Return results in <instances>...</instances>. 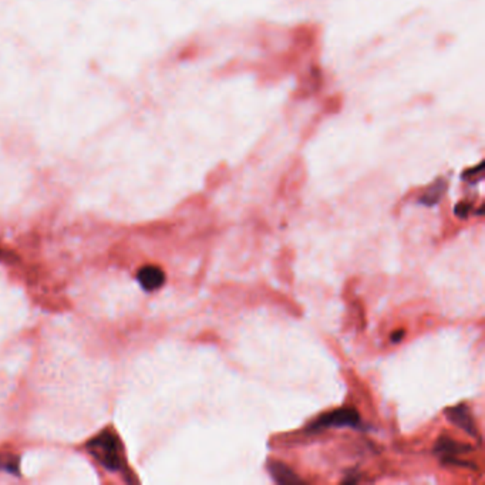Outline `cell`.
I'll list each match as a JSON object with an SVG mask.
<instances>
[{"instance_id": "obj_1", "label": "cell", "mask_w": 485, "mask_h": 485, "mask_svg": "<svg viewBox=\"0 0 485 485\" xmlns=\"http://www.w3.org/2000/svg\"><path fill=\"white\" fill-rule=\"evenodd\" d=\"M87 451L109 471L125 468V451L121 440L111 430H104L87 443Z\"/></svg>"}, {"instance_id": "obj_2", "label": "cell", "mask_w": 485, "mask_h": 485, "mask_svg": "<svg viewBox=\"0 0 485 485\" xmlns=\"http://www.w3.org/2000/svg\"><path fill=\"white\" fill-rule=\"evenodd\" d=\"M360 416L353 409H342L321 416L317 422L309 426L310 431H317L328 427H359Z\"/></svg>"}, {"instance_id": "obj_3", "label": "cell", "mask_w": 485, "mask_h": 485, "mask_svg": "<svg viewBox=\"0 0 485 485\" xmlns=\"http://www.w3.org/2000/svg\"><path fill=\"white\" fill-rule=\"evenodd\" d=\"M137 279H138V282L144 290L154 292L164 285L166 274L161 268L149 265V266H144L140 269Z\"/></svg>"}, {"instance_id": "obj_4", "label": "cell", "mask_w": 485, "mask_h": 485, "mask_svg": "<svg viewBox=\"0 0 485 485\" xmlns=\"http://www.w3.org/2000/svg\"><path fill=\"white\" fill-rule=\"evenodd\" d=\"M446 415H447V419L453 424L458 426L467 434H469V436H475L477 434L472 416H471V413H469V410H468V407L465 406V404H458V406L447 410Z\"/></svg>"}, {"instance_id": "obj_5", "label": "cell", "mask_w": 485, "mask_h": 485, "mask_svg": "<svg viewBox=\"0 0 485 485\" xmlns=\"http://www.w3.org/2000/svg\"><path fill=\"white\" fill-rule=\"evenodd\" d=\"M268 468H269L274 479L279 484H299V482H302V479L288 465H285L282 462H276V461L271 462Z\"/></svg>"}, {"instance_id": "obj_6", "label": "cell", "mask_w": 485, "mask_h": 485, "mask_svg": "<svg viewBox=\"0 0 485 485\" xmlns=\"http://www.w3.org/2000/svg\"><path fill=\"white\" fill-rule=\"evenodd\" d=\"M471 450L469 446H464V444H458L450 438H440L437 446H436V451L441 453V454H460V453H468Z\"/></svg>"}, {"instance_id": "obj_7", "label": "cell", "mask_w": 485, "mask_h": 485, "mask_svg": "<svg viewBox=\"0 0 485 485\" xmlns=\"http://www.w3.org/2000/svg\"><path fill=\"white\" fill-rule=\"evenodd\" d=\"M0 469L9 474H19V460L13 454H0Z\"/></svg>"}, {"instance_id": "obj_8", "label": "cell", "mask_w": 485, "mask_h": 485, "mask_svg": "<svg viewBox=\"0 0 485 485\" xmlns=\"http://www.w3.org/2000/svg\"><path fill=\"white\" fill-rule=\"evenodd\" d=\"M468 209H469V205H467V204H460V205L455 208V214H457L458 216H467Z\"/></svg>"}, {"instance_id": "obj_9", "label": "cell", "mask_w": 485, "mask_h": 485, "mask_svg": "<svg viewBox=\"0 0 485 485\" xmlns=\"http://www.w3.org/2000/svg\"><path fill=\"white\" fill-rule=\"evenodd\" d=\"M403 335H404V331H398L395 335H393V336H391V340H393V342H400Z\"/></svg>"}]
</instances>
